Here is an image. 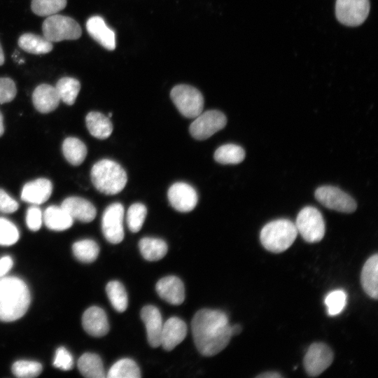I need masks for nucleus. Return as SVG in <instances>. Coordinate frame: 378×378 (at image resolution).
I'll use <instances>...</instances> for the list:
<instances>
[{
    "mask_svg": "<svg viewBox=\"0 0 378 378\" xmlns=\"http://www.w3.org/2000/svg\"><path fill=\"white\" fill-rule=\"evenodd\" d=\"M191 328L195 346L205 356H212L220 352L232 337L228 318L220 310H199L192 320Z\"/></svg>",
    "mask_w": 378,
    "mask_h": 378,
    "instance_id": "f257e3e1",
    "label": "nucleus"
},
{
    "mask_svg": "<svg viewBox=\"0 0 378 378\" xmlns=\"http://www.w3.org/2000/svg\"><path fill=\"white\" fill-rule=\"evenodd\" d=\"M30 304L27 284L15 276L0 278V321H13L21 318Z\"/></svg>",
    "mask_w": 378,
    "mask_h": 378,
    "instance_id": "f03ea898",
    "label": "nucleus"
},
{
    "mask_svg": "<svg viewBox=\"0 0 378 378\" xmlns=\"http://www.w3.org/2000/svg\"><path fill=\"white\" fill-rule=\"evenodd\" d=\"M90 176L96 189L108 195L122 191L127 181L125 169L116 162L108 159L96 162L92 167Z\"/></svg>",
    "mask_w": 378,
    "mask_h": 378,
    "instance_id": "7ed1b4c3",
    "label": "nucleus"
},
{
    "mask_svg": "<svg viewBox=\"0 0 378 378\" xmlns=\"http://www.w3.org/2000/svg\"><path fill=\"white\" fill-rule=\"evenodd\" d=\"M297 235L295 223L288 219H278L267 223L262 228L260 239L265 249L277 253L288 249Z\"/></svg>",
    "mask_w": 378,
    "mask_h": 378,
    "instance_id": "20e7f679",
    "label": "nucleus"
},
{
    "mask_svg": "<svg viewBox=\"0 0 378 378\" xmlns=\"http://www.w3.org/2000/svg\"><path fill=\"white\" fill-rule=\"evenodd\" d=\"M43 36L50 42L75 40L81 35L79 24L73 18L62 15L48 16L42 25Z\"/></svg>",
    "mask_w": 378,
    "mask_h": 378,
    "instance_id": "39448f33",
    "label": "nucleus"
},
{
    "mask_svg": "<svg viewBox=\"0 0 378 378\" xmlns=\"http://www.w3.org/2000/svg\"><path fill=\"white\" fill-rule=\"evenodd\" d=\"M170 97L178 111L186 118H195L203 111V96L194 87L178 85L172 90Z\"/></svg>",
    "mask_w": 378,
    "mask_h": 378,
    "instance_id": "423d86ee",
    "label": "nucleus"
},
{
    "mask_svg": "<svg viewBox=\"0 0 378 378\" xmlns=\"http://www.w3.org/2000/svg\"><path fill=\"white\" fill-rule=\"evenodd\" d=\"M295 225L298 233L309 243L320 241L325 234V223L322 214L313 206L303 208L298 214Z\"/></svg>",
    "mask_w": 378,
    "mask_h": 378,
    "instance_id": "0eeeda50",
    "label": "nucleus"
},
{
    "mask_svg": "<svg viewBox=\"0 0 378 378\" xmlns=\"http://www.w3.org/2000/svg\"><path fill=\"white\" fill-rule=\"evenodd\" d=\"M370 9L369 0H336L335 15L342 24L360 25L367 19Z\"/></svg>",
    "mask_w": 378,
    "mask_h": 378,
    "instance_id": "6e6552de",
    "label": "nucleus"
},
{
    "mask_svg": "<svg viewBox=\"0 0 378 378\" xmlns=\"http://www.w3.org/2000/svg\"><path fill=\"white\" fill-rule=\"evenodd\" d=\"M190 124L189 132L197 140H204L222 130L227 123L224 113L217 110L201 113Z\"/></svg>",
    "mask_w": 378,
    "mask_h": 378,
    "instance_id": "1a4fd4ad",
    "label": "nucleus"
},
{
    "mask_svg": "<svg viewBox=\"0 0 378 378\" xmlns=\"http://www.w3.org/2000/svg\"><path fill=\"white\" fill-rule=\"evenodd\" d=\"M316 199L324 206L343 213H352L357 207L355 200L340 188L331 186L319 187Z\"/></svg>",
    "mask_w": 378,
    "mask_h": 378,
    "instance_id": "9d476101",
    "label": "nucleus"
},
{
    "mask_svg": "<svg viewBox=\"0 0 378 378\" xmlns=\"http://www.w3.org/2000/svg\"><path fill=\"white\" fill-rule=\"evenodd\" d=\"M124 207L115 202L108 206L102 219V229L106 239L111 244H118L124 238Z\"/></svg>",
    "mask_w": 378,
    "mask_h": 378,
    "instance_id": "9b49d317",
    "label": "nucleus"
},
{
    "mask_svg": "<svg viewBox=\"0 0 378 378\" xmlns=\"http://www.w3.org/2000/svg\"><path fill=\"white\" fill-rule=\"evenodd\" d=\"M333 358V352L328 345L322 342L313 343L304 357V369L309 376H318L331 365Z\"/></svg>",
    "mask_w": 378,
    "mask_h": 378,
    "instance_id": "f8f14e48",
    "label": "nucleus"
},
{
    "mask_svg": "<svg viewBox=\"0 0 378 378\" xmlns=\"http://www.w3.org/2000/svg\"><path fill=\"white\" fill-rule=\"evenodd\" d=\"M167 197L171 206L180 212L193 210L198 201L195 188L184 182H177L172 185L168 190Z\"/></svg>",
    "mask_w": 378,
    "mask_h": 378,
    "instance_id": "ddd939ff",
    "label": "nucleus"
},
{
    "mask_svg": "<svg viewBox=\"0 0 378 378\" xmlns=\"http://www.w3.org/2000/svg\"><path fill=\"white\" fill-rule=\"evenodd\" d=\"M186 334L185 322L178 317H171L163 323L160 345L164 349L171 351L185 339Z\"/></svg>",
    "mask_w": 378,
    "mask_h": 378,
    "instance_id": "4468645a",
    "label": "nucleus"
},
{
    "mask_svg": "<svg viewBox=\"0 0 378 378\" xmlns=\"http://www.w3.org/2000/svg\"><path fill=\"white\" fill-rule=\"evenodd\" d=\"M159 296L173 305H179L185 300V288L181 280L175 276H167L160 279L155 286Z\"/></svg>",
    "mask_w": 378,
    "mask_h": 378,
    "instance_id": "2eb2a0df",
    "label": "nucleus"
},
{
    "mask_svg": "<svg viewBox=\"0 0 378 378\" xmlns=\"http://www.w3.org/2000/svg\"><path fill=\"white\" fill-rule=\"evenodd\" d=\"M84 330L94 337H102L109 330L106 314L102 308L93 306L85 311L82 317Z\"/></svg>",
    "mask_w": 378,
    "mask_h": 378,
    "instance_id": "dca6fc26",
    "label": "nucleus"
},
{
    "mask_svg": "<svg viewBox=\"0 0 378 378\" xmlns=\"http://www.w3.org/2000/svg\"><path fill=\"white\" fill-rule=\"evenodd\" d=\"M141 318L146 326L149 344L152 347L159 346L163 326L159 309L155 306L146 305L141 309Z\"/></svg>",
    "mask_w": 378,
    "mask_h": 378,
    "instance_id": "f3484780",
    "label": "nucleus"
},
{
    "mask_svg": "<svg viewBox=\"0 0 378 378\" xmlns=\"http://www.w3.org/2000/svg\"><path fill=\"white\" fill-rule=\"evenodd\" d=\"M52 191V185L50 181L40 178L29 181L23 186L21 199L29 204H41L49 199Z\"/></svg>",
    "mask_w": 378,
    "mask_h": 378,
    "instance_id": "a211bd4d",
    "label": "nucleus"
},
{
    "mask_svg": "<svg viewBox=\"0 0 378 378\" xmlns=\"http://www.w3.org/2000/svg\"><path fill=\"white\" fill-rule=\"evenodd\" d=\"M61 206L73 218L83 223L92 221L97 214L94 205L88 200L79 197H69Z\"/></svg>",
    "mask_w": 378,
    "mask_h": 378,
    "instance_id": "6ab92c4d",
    "label": "nucleus"
},
{
    "mask_svg": "<svg viewBox=\"0 0 378 378\" xmlns=\"http://www.w3.org/2000/svg\"><path fill=\"white\" fill-rule=\"evenodd\" d=\"M88 32L97 42L108 50L115 48V35L100 16H92L86 23Z\"/></svg>",
    "mask_w": 378,
    "mask_h": 378,
    "instance_id": "aec40b11",
    "label": "nucleus"
},
{
    "mask_svg": "<svg viewBox=\"0 0 378 378\" xmlns=\"http://www.w3.org/2000/svg\"><path fill=\"white\" fill-rule=\"evenodd\" d=\"M59 100L55 87L48 84L39 85L32 94L33 104L42 113L54 111L58 106Z\"/></svg>",
    "mask_w": 378,
    "mask_h": 378,
    "instance_id": "412c9836",
    "label": "nucleus"
},
{
    "mask_svg": "<svg viewBox=\"0 0 378 378\" xmlns=\"http://www.w3.org/2000/svg\"><path fill=\"white\" fill-rule=\"evenodd\" d=\"M362 287L374 300L378 297V255H371L365 262L360 274Z\"/></svg>",
    "mask_w": 378,
    "mask_h": 378,
    "instance_id": "4be33fe9",
    "label": "nucleus"
},
{
    "mask_svg": "<svg viewBox=\"0 0 378 378\" xmlns=\"http://www.w3.org/2000/svg\"><path fill=\"white\" fill-rule=\"evenodd\" d=\"M43 221L52 230L63 231L71 227L74 219L61 206H50L44 211Z\"/></svg>",
    "mask_w": 378,
    "mask_h": 378,
    "instance_id": "5701e85b",
    "label": "nucleus"
},
{
    "mask_svg": "<svg viewBox=\"0 0 378 378\" xmlns=\"http://www.w3.org/2000/svg\"><path fill=\"white\" fill-rule=\"evenodd\" d=\"M85 122L90 133L95 138L107 139L113 132V124L109 118L99 112L91 111L88 113Z\"/></svg>",
    "mask_w": 378,
    "mask_h": 378,
    "instance_id": "b1692460",
    "label": "nucleus"
},
{
    "mask_svg": "<svg viewBox=\"0 0 378 378\" xmlns=\"http://www.w3.org/2000/svg\"><path fill=\"white\" fill-rule=\"evenodd\" d=\"M80 372L88 378H104L106 377L101 358L93 353L83 354L78 360Z\"/></svg>",
    "mask_w": 378,
    "mask_h": 378,
    "instance_id": "393cba45",
    "label": "nucleus"
},
{
    "mask_svg": "<svg viewBox=\"0 0 378 378\" xmlns=\"http://www.w3.org/2000/svg\"><path fill=\"white\" fill-rule=\"evenodd\" d=\"M139 248L142 256L149 261H157L167 254L168 247L166 242L158 238L144 237L139 241Z\"/></svg>",
    "mask_w": 378,
    "mask_h": 378,
    "instance_id": "a878e982",
    "label": "nucleus"
},
{
    "mask_svg": "<svg viewBox=\"0 0 378 378\" xmlns=\"http://www.w3.org/2000/svg\"><path fill=\"white\" fill-rule=\"evenodd\" d=\"M18 45L24 51L36 55L46 54L52 50V42L44 36L31 33H26L20 36Z\"/></svg>",
    "mask_w": 378,
    "mask_h": 378,
    "instance_id": "bb28decb",
    "label": "nucleus"
},
{
    "mask_svg": "<svg viewBox=\"0 0 378 378\" xmlns=\"http://www.w3.org/2000/svg\"><path fill=\"white\" fill-rule=\"evenodd\" d=\"M62 148L66 160L74 166L80 164L87 155L86 146L76 137H68L64 139Z\"/></svg>",
    "mask_w": 378,
    "mask_h": 378,
    "instance_id": "cd10ccee",
    "label": "nucleus"
},
{
    "mask_svg": "<svg viewBox=\"0 0 378 378\" xmlns=\"http://www.w3.org/2000/svg\"><path fill=\"white\" fill-rule=\"evenodd\" d=\"M108 378H139L141 371L137 364L130 358H122L116 361L109 369Z\"/></svg>",
    "mask_w": 378,
    "mask_h": 378,
    "instance_id": "c85d7f7f",
    "label": "nucleus"
},
{
    "mask_svg": "<svg viewBox=\"0 0 378 378\" xmlns=\"http://www.w3.org/2000/svg\"><path fill=\"white\" fill-rule=\"evenodd\" d=\"M55 88L59 99L67 105H72L79 93L80 84L76 78L64 77L57 81Z\"/></svg>",
    "mask_w": 378,
    "mask_h": 378,
    "instance_id": "c756f323",
    "label": "nucleus"
},
{
    "mask_svg": "<svg viewBox=\"0 0 378 378\" xmlns=\"http://www.w3.org/2000/svg\"><path fill=\"white\" fill-rule=\"evenodd\" d=\"M214 157L220 164H238L244 160L245 151L238 145L228 144L218 147Z\"/></svg>",
    "mask_w": 378,
    "mask_h": 378,
    "instance_id": "7c9ffc66",
    "label": "nucleus"
},
{
    "mask_svg": "<svg viewBox=\"0 0 378 378\" xmlns=\"http://www.w3.org/2000/svg\"><path fill=\"white\" fill-rule=\"evenodd\" d=\"M72 251L78 260L88 263L97 259L99 253V248L94 240L83 239L73 244Z\"/></svg>",
    "mask_w": 378,
    "mask_h": 378,
    "instance_id": "2f4dec72",
    "label": "nucleus"
},
{
    "mask_svg": "<svg viewBox=\"0 0 378 378\" xmlns=\"http://www.w3.org/2000/svg\"><path fill=\"white\" fill-rule=\"evenodd\" d=\"M108 298L113 307L118 312L126 310L128 304L127 295L124 286L118 281H109L106 286Z\"/></svg>",
    "mask_w": 378,
    "mask_h": 378,
    "instance_id": "473e14b6",
    "label": "nucleus"
},
{
    "mask_svg": "<svg viewBox=\"0 0 378 378\" xmlns=\"http://www.w3.org/2000/svg\"><path fill=\"white\" fill-rule=\"evenodd\" d=\"M66 6V0H32L31 10L37 15L50 16L57 13Z\"/></svg>",
    "mask_w": 378,
    "mask_h": 378,
    "instance_id": "72a5a7b5",
    "label": "nucleus"
},
{
    "mask_svg": "<svg viewBox=\"0 0 378 378\" xmlns=\"http://www.w3.org/2000/svg\"><path fill=\"white\" fill-rule=\"evenodd\" d=\"M147 214L146 206L141 203L132 204L127 213V223L128 228L132 232H139L144 223Z\"/></svg>",
    "mask_w": 378,
    "mask_h": 378,
    "instance_id": "f704fd0d",
    "label": "nucleus"
},
{
    "mask_svg": "<svg viewBox=\"0 0 378 378\" xmlns=\"http://www.w3.org/2000/svg\"><path fill=\"white\" fill-rule=\"evenodd\" d=\"M41 371V364L34 360H18L12 366L13 374L20 378L35 377L40 374Z\"/></svg>",
    "mask_w": 378,
    "mask_h": 378,
    "instance_id": "c9c22d12",
    "label": "nucleus"
},
{
    "mask_svg": "<svg viewBox=\"0 0 378 378\" xmlns=\"http://www.w3.org/2000/svg\"><path fill=\"white\" fill-rule=\"evenodd\" d=\"M346 303V294L343 290H332L325 298L327 312L330 316H335L341 313Z\"/></svg>",
    "mask_w": 378,
    "mask_h": 378,
    "instance_id": "e433bc0d",
    "label": "nucleus"
},
{
    "mask_svg": "<svg viewBox=\"0 0 378 378\" xmlns=\"http://www.w3.org/2000/svg\"><path fill=\"white\" fill-rule=\"evenodd\" d=\"M19 239L17 227L9 220L0 218V245L10 246Z\"/></svg>",
    "mask_w": 378,
    "mask_h": 378,
    "instance_id": "4c0bfd02",
    "label": "nucleus"
},
{
    "mask_svg": "<svg viewBox=\"0 0 378 378\" xmlns=\"http://www.w3.org/2000/svg\"><path fill=\"white\" fill-rule=\"evenodd\" d=\"M53 365L62 370H69L73 368V357L65 347L61 346L56 350Z\"/></svg>",
    "mask_w": 378,
    "mask_h": 378,
    "instance_id": "58836bf2",
    "label": "nucleus"
},
{
    "mask_svg": "<svg viewBox=\"0 0 378 378\" xmlns=\"http://www.w3.org/2000/svg\"><path fill=\"white\" fill-rule=\"evenodd\" d=\"M16 93V86L12 79L0 78V104L11 102Z\"/></svg>",
    "mask_w": 378,
    "mask_h": 378,
    "instance_id": "ea45409f",
    "label": "nucleus"
},
{
    "mask_svg": "<svg viewBox=\"0 0 378 378\" xmlns=\"http://www.w3.org/2000/svg\"><path fill=\"white\" fill-rule=\"evenodd\" d=\"M43 222V214L39 208L32 206L27 209L26 223L28 228L32 231L40 229Z\"/></svg>",
    "mask_w": 378,
    "mask_h": 378,
    "instance_id": "a19ab883",
    "label": "nucleus"
},
{
    "mask_svg": "<svg viewBox=\"0 0 378 378\" xmlns=\"http://www.w3.org/2000/svg\"><path fill=\"white\" fill-rule=\"evenodd\" d=\"M18 203L0 188V211L6 214L13 213L18 210Z\"/></svg>",
    "mask_w": 378,
    "mask_h": 378,
    "instance_id": "79ce46f5",
    "label": "nucleus"
},
{
    "mask_svg": "<svg viewBox=\"0 0 378 378\" xmlns=\"http://www.w3.org/2000/svg\"><path fill=\"white\" fill-rule=\"evenodd\" d=\"M13 265V259L10 256L6 255L0 258V278L8 273Z\"/></svg>",
    "mask_w": 378,
    "mask_h": 378,
    "instance_id": "37998d69",
    "label": "nucleus"
},
{
    "mask_svg": "<svg viewBox=\"0 0 378 378\" xmlns=\"http://www.w3.org/2000/svg\"><path fill=\"white\" fill-rule=\"evenodd\" d=\"M260 378H280L281 375L276 372H266L262 374H260L257 376Z\"/></svg>",
    "mask_w": 378,
    "mask_h": 378,
    "instance_id": "c03bdc74",
    "label": "nucleus"
},
{
    "mask_svg": "<svg viewBox=\"0 0 378 378\" xmlns=\"http://www.w3.org/2000/svg\"><path fill=\"white\" fill-rule=\"evenodd\" d=\"M242 330V328L239 324H234L233 326H230V331L232 336H235L239 335Z\"/></svg>",
    "mask_w": 378,
    "mask_h": 378,
    "instance_id": "a18cd8bd",
    "label": "nucleus"
},
{
    "mask_svg": "<svg viewBox=\"0 0 378 378\" xmlns=\"http://www.w3.org/2000/svg\"><path fill=\"white\" fill-rule=\"evenodd\" d=\"M4 121H3V116L1 113L0 112V136L4 134Z\"/></svg>",
    "mask_w": 378,
    "mask_h": 378,
    "instance_id": "49530a36",
    "label": "nucleus"
},
{
    "mask_svg": "<svg viewBox=\"0 0 378 378\" xmlns=\"http://www.w3.org/2000/svg\"><path fill=\"white\" fill-rule=\"evenodd\" d=\"M4 63V54L0 43V65H2Z\"/></svg>",
    "mask_w": 378,
    "mask_h": 378,
    "instance_id": "de8ad7c7",
    "label": "nucleus"
},
{
    "mask_svg": "<svg viewBox=\"0 0 378 378\" xmlns=\"http://www.w3.org/2000/svg\"><path fill=\"white\" fill-rule=\"evenodd\" d=\"M108 118H111V117H112V113H108Z\"/></svg>",
    "mask_w": 378,
    "mask_h": 378,
    "instance_id": "09e8293b",
    "label": "nucleus"
}]
</instances>
